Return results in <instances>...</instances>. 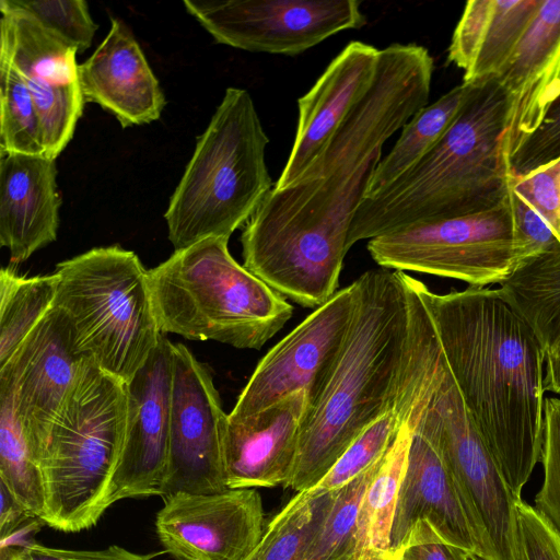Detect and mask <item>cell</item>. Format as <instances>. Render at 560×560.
<instances>
[{
	"instance_id": "32",
	"label": "cell",
	"mask_w": 560,
	"mask_h": 560,
	"mask_svg": "<svg viewBox=\"0 0 560 560\" xmlns=\"http://www.w3.org/2000/svg\"><path fill=\"white\" fill-rule=\"evenodd\" d=\"M399 423L400 412L395 401L352 442L315 488L336 491L378 463L392 444Z\"/></svg>"
},
{
	"instance_id": "20",
	"label": "cell",
	"mask_w": 560,
	"mask_h": 560,
	"mask_svg": "<svg viewBox=\"0 0 560 560\" xmlns=\"http://www.w3.org/2000/svg\"><path fill=\"white\" fill-rule=\"evenodd\" d=\"M510 98L509 158L540 125L560 94V0H544L516 48L495 74Z\"/></svg>"
},
{
	"instance_id": "21",
	"label": "cell",
	"mask_w": 560,
	"mask_h": 560,
	"mask_svg": "<svg viewBox=\"0 0 560 560\" xmlns=\"http://www.w3.org/2000/svg\"><path fill=\"white\" fill-rule=\"evenodd\" d=\"M78 79L84 101L113 114L124 128L159 119L165 105L138 42L118 19H110L106 37L78 66Z\"/></svg>"
},
{
	"instance_id": "6",
	"label": "cell",
	"mask_w": 560,
	"mask_h": 560,
	"mask_svg": "<svg viewBox=\"0 0 560 560\" xmlns=\"http://www.w3.org/2000/svg\"><path fill=\"white\" fill-rule=\"evenodd\" d=\"M268 143L250 94L228 88L164 213L175 250L246 224L275 186Z\"/></svg>"
},
{
	"instance_id": "26",
	"label": "cell",
	"mask_w": 560,
	"mask_h": 560,
	"mask_svg": "<svg viewBox=\"0 0 560 560\" xmlns=\"http://www.w3.org/2000/svg\"><path fill=\"white\" fill-rule=\"evenodd\" d=\"M499 289L547 352L560 336V252L521 264Z\"/></svg>"
},
{
	"instance_id": "11",
	"label": "cell",
	"mask_w": 560,
	"mask_h": 560,
	"mask_svg": "<svg viewBox=\"0 0 560 560\" xmlns=\"http://www.w3.org/2000/svg\"><path fill=\"white\" fill-rule=\"evenodd\" d=\"M219 44L295 56L328 37L366 24L358 0H184Z\"/></svg>"
},
{
	"instance_id": "9",
	"label": "cell",
	"mask_w": 560,
	"mask_h": 560,
	"mask_svg": "<svg viewBox=\"0 0 560 560\" xmlns=\"http://www.w3.org/2000/svg\"><path fill=\"white\" fill-rule=\"evenodd\" d=\"M435 446L480 541L485 560H522L517 498L475 429L445 359L417 425Z\"/></svg>"
},
{
	"instance_id": "30",
	"label": "cell",
	"mask_w": 560,
	"mask_h": 560,
	"mask_svg": "<svg viewBox=\"0 0 560 560\" xmlns=\"http://www.w3.org/2000/svg\"><path fill=\"white\" fill-rule=\"evenodd\" d=\"M381 460L334 491L330 506L303 560H354L360 555L358 515L364 492Z\"/></svg>"
},
{
	"instance_id": "33",
	"label": "cell",
	"mask_w": 560,
	"mask_h": 560,
	"mask_svg": "<svg viewBox=\"0 0 560 560\" xmlns=\"http://www.w3.org/2000/svg\"><path fill=\"white\" fill-rule=\"evenodd\" d=\"M7 3L32 16L48 32L84 52L98 28L83 0H5Z\"/></svg>"
},
{
	"instance_id": "42",
	"label": "cell",
	"mask_w": 560,
	"mask_h": 560,
	"mask_svg": "<svg viewBox=\"0 0 560 560\" xmlns=\"http://www.w3.org/2000/svg\"><path fill=\"white\" fill-rule=\"evenodd\" d=\"M544 387L546 392L560 395V336L546 352Z\"/></svg>"
},
{
	"instance_id": "36",
	"label": "cell",
	"mask_w": 560,
	"mask_h": 560,
	"mask_svg": "<svg viewBox=\"0 0 560 560\" xmlns=\"http://www.w3.org/2000/svg\"><path fill=\"white\" fill-rule=\"evenodd\" d=\"M509 201L514 226L517 267L536 257L559 253L560 242L555 233L545 220L511 188Z\"/></svg>"
},
{
	"instance_id": "44",
	"label": "cell",
	"mask_w": 560,
	"mask_h": 560,
	"mask_svg": "<svg viewBox=\"0 0 560 560\" xmlns=\"http://www.w3.org/2000/svg\"><path fill=\"white\" fill-rule=\"evenodd\" d=\"M262 548H264V539L261 540V542L257 547V549L246 560H259Z\"/></svg>"
},
{
	"instance_id": "15",
	"label": "cell",
	"mask_w": 560,
	"mask_h": 560,
	"mask_svg": "<svg viewBox=\"0 0 560 560\" xmlns=\"http://www.w3.org/2000/svg\"><path fill=\"white\" fill-rule=\"evenodd\" d=\"M158 538L176 560H246L264 539L267 522L256 488L163 497Z\"/></svg>"
},
{
	"instance_id": "8",
	"label": "cell",
	"mask_w": 560,
	"mask_h": 560,
	"mask_svg": "<svg viewBox=\"0 0 560 560\" xmlns=\"http://www.w3.org/2000/svg\"><path fill=\"white\" fill-rule=\"evenodd\" d=\"M54 306L68 315L80 350L127 383L145 363L162 335L149 271L118 245L95 247L56 266Z\"/></svg>"
},
{
	"instance_id": "27",
	"label": "cell",
	"mask_w": 560,
	"mask_h": 560,
	"mask_svg": "<svg viewBox=\"0 0 560 560\" xmlns=\"http://www.w3.org/2000/svg\"><path fill=\"white\" fill-rule=\"evenodd\" d=\"M0 482L24 508L44 517L42 472L16 411L12 386L4 377H0Z\"/></svg>"
},
{
	"instance_id": "35",
	"label": "cell",
	"mask_w": 560,
	"mask_h": 560,
	"mask_svg": "<svg viewBox=\"0 0 560 560\" xmlns=\"http://www.w3.org/2000/svg\"><path fill=\"white\" fill-rule=\"evenodd\" d=\"M510 188L548 224L560 242V156L522 176H510Z\"/></svg>"
},
{
	"instance_id": "23",
	"label": "cell",
	"mask_w": 560,
	"mask_h": 560,
	"mask_svg": "<svg viewBox=\"0 0 560 560\" xmlns=\"http://www.w3.org/2000/svg\"><path fill=\"white\" fill-rule=\"evenodd\" d=\"M422 518L445 540L483 558L480 541L441 455L416 428L396 504L390 550Z\"/></svg>"
},
{
	"instance_id": "43",
	"label": "cell",
	"mask_w": 560,
	"mask_h": 560,
	"mask_svg": "<svg viewBox=\"0 0 560 560\" xmlns=\"http://www.w3.org/2000/svg\"><path fill=\"white\" fill-rule=\"evenodd\" d=\"M354 560H396L390 551L384 552L378 550H365L361 552Z\"/></svg>"
},
{
	"instance_id": "7",
	"label": "cell",
	"mask_w": 560,
	"mask_h": 560,
	"mask_svg": "<svg viewBox=\"0 0 560 560\" xmlns=\"http://www.w3.org/2000/svg\"><path fill=\"white\" fill-rule=\"evenodd\" d=\"M126 383L85 357L36 457L45 493V523L75 533L94 526L122 448Z\"/></svg>"
},
{
	"instance_id": "41",
	"label": "cell",
	"mask_w": 560,
	"mask_h": 560,
	"mask_svg": "<svg viewBox=\"0 0 560 560\" xmlns=\"http://www.w3.org/2000/svg\"><path fill=\"white\" fill-rule=\"evenodd\" d=\"M0 539L10 535L30 518L37 516L24 508L2 482H0Z\"/></svg>"
},
{
	"instance_id": "31",
	"label": "cell",
	"mask_w": 560,
	"mask_h": 560,
	"mask_svg": "<svg viewBox=\"0 0 560 560\" xmlns=\"http://www.w3.org/2000/svg\"><path fill=\"white\" fill-rule=\"evenodd\" d=\"M0 153L44 155L32 94L22 75L0 60Z\"/></svg>"
},
{
	"instance_id": "25",
	"label": "cell",
	"mask_w": 560,
	"mask_h": 560,
	"mask_svg": "<svg viewBox=\"0 0 560 560\" xmlns=\"http://www.w3.org/2000/svg\"><path fill=\"white\" fill-rule=\"evenodd\" d=\"M470 86L471 83L463 82L453 88L400 129L399 138L375 168L366 198L389 187L438 144L459 114Z\"/></svg>"
},
{
	"instance_id": "10",
	"label": "cell",
	"mask_w": 560,
	"mask_h": 560,
	"mask_svg": "<svg viewBox=\"0 0 560 560\" xmlns=\"http://www.w3.org/2000/svg\"><path fill=\"white\" fill-rule=\"evenodd\" d=\"M368 250L382 268L501 284L517 267L509 196L491 210L393 230L369 240Z\"/></svg>"
},
{
	"instance_id": "39",
	"label": "cell",
	"mask_w": 560,
	"mask_h": 560,
	"mask_svg": "<svg viewBox=\"0 0 560 560\" xmlns=\"http://www.w3.org/2000/svg\"><path fill=\"white\" fill-rule=\"evenodd\" d=\"M516 516L522 560H560V533L522 499Z\"/></svg>"
},
{
	"instance_id": "34",
	"label": "cell",
	"mask_w": 560,
	"mask_h": 560,
	"mask_svg": "<svg viewBox=\"0 0 560 560\" xmlns=\"http://www.w3.org/2000/svg\"><path fill=\"white\" fill-rule=\"evenodd\" d=\"M540 460L544 482L535 497V510L560 533V398H545Z\"/></svg>"
},
{
	"instance_id": "22",
	"label": "cell",
	"mask_w": 560,
	"mask_h": 560,
	"mask_svg": "<svg viewBox=\"0 0 560 560\" xmlns=\"http://www.w3.org/2000/svg\"><path fill=\"white\" fill-rule=\"evenodd\" d=\"M55 161L0 153V244L12 262L28 259L57 237L61 197Z\"/></svg>"
},
{
	"instance_id": "14",
	"label": "cell",
	"mask_w": 560,
	"mask_h": 560,
	"mask_svg": "<svg viewBox=\"0 0 560 560\" xmlns=\"http://www.w3.org/2000/svg\"><path fill=\"white\" fill-rule=\"evenodd\" d=\"M0 60L24 79L37 110L44 155L56 160L72 139L85 103L78 50L5 0H0Z\"/></svg>"
},
{
	"instance_id": "17",
	"label": "cell",
	"mask_w": 560,
	"mask_h": 560,
	"mask_svg": "<svg viewBox=\"0 0 560 560\" xmlns=\"http://www.w3.org/2000/svg\"><path fill=\"white\" fill-rule=\"evenodd\" d=\"M85 357L68 315L54 306L0 368V377L12 386L15 408L35 456L74 385Z\"/></svg>"
},
{
	"instance_id": "40",
	"label": "cell",
	"mask_w": 560,
	"mask_h": 560,
	"mask_svg": "<svg viewBox=\"0 0 560 560\" xmlns=\"http://www.w3.org/2000/svg\"><path fill=\"white\" fill-rule=\"evenodd\" d=\"M160 553L140 555L116 545L102 550H72L47 547L33 541L24 547L14 560H152Z\"/></svg>"
},
{
	"instance_id": "29",
	"label": "cell",
	"mask_w": 560,
	"mask_h": 560,
	"mask_svg": "<svg viewBox=\"0 0 560 560\" xmlns=\"http://www.w3.org/2000/svg\"><path fill=\"white\" fill-rule=\"evenodd\" d=\"M332 497L317 488L295 493L268 522L259 560H303Z\"/></svg>"
},
{
	"instance_id": "18",
	"label": "cell",
	"mask_w": 560,
	"mask_h": 560,
	"mask_svg": "<svg viewBox=\"0 0 560 560\" xmlns=\"http://www.w3.org/2000/svg\"><path fill=\"white\" fill-rule=\"evenodd\" d=\"M380 49L351 40L298 100V126L288 161L273 189L296 183L322 154L338 127L368 92Z\"/></svg>"
},
{
	"instance_id": "24",
	"label": "cell",
	"mask_w": 560,
	"mask_h": 560,
	"mask_svg": "<svg viewBox=\"0 0 560 560\" xmlns=\"http://www.w3.org/2000/svg\"><path fill=\"white\" fill-rule=\"evenodd\" d=\"M544 0H470L453 32L447 60L463 82L495 75L510 58Z\"/></svg>"
},
{
	"instance_id": "5",
	"label": "cell",
	"mask_w": 560,
	"mask_h": 560,
	"mask_svg": "<svg viewBox=\"0 0 560 560\" xmlns=\"http://www.w3.org/2000/svg\"><path fill=\"white\" fill-rule=\"evenodd\" d=\"M229 237H208L149 269L162 334L260 349L288 323L293 306L229 250Z\"/></svg>"
},
{
	"instance_id": "4",
	"label": "cell",
	"mask_w": 560,
	"mask_h": 560,
	"mask_svg": "<svg viewBox=\"0 0 560 560\" xmlns=\"http://www.w3.org/2000/svg\"><path fill=\"white\" fill-rule=\"evenodd\" d=\"M469 83L459 114L438 144L389 187L362 201L348 249L412 223L478 213L506 200L510 98L495 75Z\"/></svg>"
},
{
	"instance_id": "19",
	"label": "cell",
	"mask_w": 560,
	"mask_h": 560,
	"mask_svg": "<svg viewBox=\"0 0 560 560\" xmlns=\"http://www.w3.org/2000/svg\"><path fill=\"white\" fill-rule=\"evenodd\" d=\"M307 407V392L300 390L255 415L229 417L223 442L229 489L285 487Z\"/></svg>"
},
{
	"instance_id": "1",
	"label": "cell",
	"mask_w": 560,
	"mask_h": 560,
	"mask_svg": "<svg viewBox=\"0 0 560 560\" xmlns=\"http://www.w3.org/2000/svg\"><path fill=\"white\" fill-rule=\"evenodd\" d=\"M433 70L421 45L380 49L371 86L322 154L292 186L272 188L244 225L246 269L304 307L337 292L348 233L383 147L428 105Z\"/></svg>"
},
{
	"instance_id": "12",
	"label": "cell",
	"mask_w": 560,
	"mask_h": 560,
	"mask_svg": "<svg viewBox=\"0 0 560 560\" xmlns=\"http://www.w3.org/2000/svg\"><path fill=\"white\" fill-rule=\"evenodd\" d=\"M358 302L355 280L306 316L258 362L229 413L244 418L300 390L318 396L348 336Z\"/></svg>"
},
{
	"instance_id": "28",
	"label": "cell",
	"mask_w": 560,
	"mask_h": 560,
	"mask_svg": "<svg viewBox=\"0 0 560 560\" xmlns=\"http://www.w3.org/2000/svg\"><path fill=\"white\" fill-rule=\"evenodd\" d=\"M58 276H23L7 267L0 271V368L54 307Z\"/></svg>"
},
{
	"instance_id": "2",
	"label": "cell",
	"mask_w": 560,
	"mask_h": 560,
	"mask_svg": "<svg viewBox=\"0 0 560 560\" xmlns=\"http://www.w3.org/2000/svg\"><path fill=\"white\" fill-rule=\"evenodd\" d=\"M467 413L511 491L541 458L546 352L500 289L435 293L412 277Z\"/></svg>"
},
{
	"instance_id": "37",
	"label": "cell",
	"mask_w": 560,
	"mask_h": 560,
	"mask_svg": "<svg viewBox=\"0 0 560 560\" xmlns=\"http://www.w3.org/2000/svg\"><path fill=\"white\" fill-rule=\"evenodd\" d=\"M560 156V94L538 128L509 158L512 176H522Z\"/></svg>"
},
{
	"instance_id": "38",
	"label": "cell",
	"mask_w": 560,
	"mask_h": 560,
	"mask_svg": "<svg viewBox=\"0 0 560 560\" xmlns=\"http://www.w3.org/2000/svg\"><path fill=\"white\" fill-rule=\"evenodd\" d=\"M390 553L396 560H485L445 540L425 518L417 521Z\"/></svg>"
},
{
	"instance_id": "3",
	"label": "cell",
	"mask_w": 560,
	"mask_h": 560,
	"mask_svg": "<svg viewBox=\"0 0 560 560\" xmlns=\"http://www.w3.org/2000/svg\"><path fill=\"white\" fill-rule=\"evenodd\" d=\"M352 323L318 396L302 421L298 452L284 488H315L352 442L396 401L408 334L400 271L369 270L357 280Z\"/></svg>"
},
{
	"instance_id": "13",
	"label": "cell",
	"mask_w": 560,
	"mask_h": 560,
	"mask_svg": "<svg viewBox=\"0 0 560 560\" xmlns=\"http://www.w3.org/2000/svg\"><path fill=\"white\" fill-rule=\"evenodd\" d=\"M172 415L161 497L228 490L223 442L229 415L209 369L183 343H174Z\"/></svg>"
},
{
	"instance_id": "16",
	"label": "cell",
	"mask_w": 560,
	"mask_h": 560,
	"mask_svg": "<svg viewBox=\"0 0 560 560\" xmlns=\"http://www.w3.org/2000/svg\"><path fill=\"white\" fill-rule=\"evenodd\" d=\"M164 335L126 383V429L106 508L128 498L161 495L168 458L174 348Z\"/></svg>"
}]
</instances>
